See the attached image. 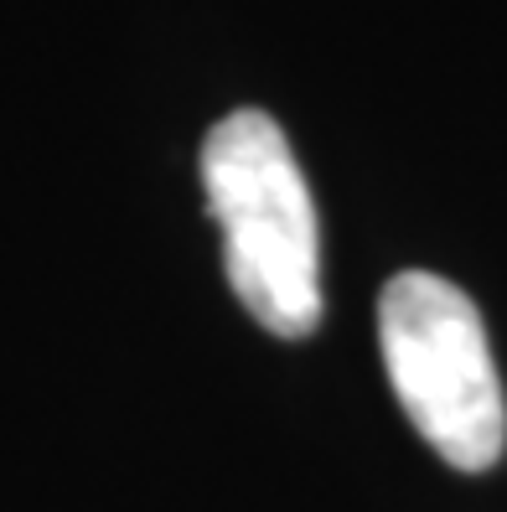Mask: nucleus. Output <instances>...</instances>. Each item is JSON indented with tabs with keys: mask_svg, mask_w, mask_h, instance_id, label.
Returning a JSON list of instances; mask_svg holds the SVG:
<instances>
[{
	"mask_svg": "<svg viewBox=\"0 0 507 512\" xmlns=\"http://www.w3.org/2000/svg\"><path fill=\"white\" fill-rule=\"evenodd\" d=\"M207 213L223 228V275L270 337L301 342L321 321V223L285 130L233 109L202 145Z\"/></svg>",
	"mask_w": 507,
	"mask_h": 512,
	"instance_id": "f257e3e1",
	"label": "nucleus"
},
{
	"mask_svg": "<svg viewBox=\"0 0 507 512\" xmlns=\"http://www.w3.org/2000/svg\"><path fill=\"white\" fill-rule=\"evenodd\" d=\"M378 347L394 399L435 456L492 471L507 445V394L471 295L430 269H404L378 295Z\"/></svg>",
	"mask_w": 507,
	"mask_h": 512,
	"instance_id": "f03ea898",
	"label": "nucleus"
}]
</instances>
